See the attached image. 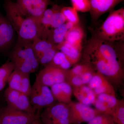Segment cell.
Returning a JSON list of instances; mask_svg holds the SVG:
<instances>
[{"label":"cell","instance_id":"obj_31","mask_svg":"<svg viewBox=\"0 0 124 124\" xmlns=\"http://www.w3.org/2000/svg\"><path fill=\"white\" fill-rule=\"evenodd\" d=\"M89 67L87 65L82 63L80 64L77 63L72 69L68 70L67 73V77L72 76H80Z\"/></svg>","mask_w":124,"mask_h":124},{"label":"cell","instance_id":"obj_8","mask_svg":"<svg viewBox=\"0 0 124 124\" xmlns=\"http://www.w3.org/2000/svg\"><path fill=\"white\" fill-rule=\"evenodd\" d=\"M41 117L43 123L50 122L55 124H70L68 104L59 102L46 108Z\"/></svg>","mask_w":124,"mask_h":124},{"label":"cell","instance_id":"obj_23","mask_svg":"<svg viewBox=\"0 0 124 124\" xmlns=\"http://www.w3.org/2000/svg\"><path fill=\"white\" fill-rule=\"evenodd\" d=\"M14 69V64L11 61H7L0 67V92L4 88Z\"/></svg>","mask_w":124,"mask_h":124},{"label":"cell","instance_id":"obj_3","mask_svg":"<svg viewBox=\"0 0 124 124\" xmlns=\"http://www.w3.org/2000/svg\"><path fill=\"white\" fill-rule=\"evenodd\" d=\"M91 33L106 40H124V7L111 11L106 20Z\"/></svg>","mask_w":124,"mask_h":124},{"label":"cell","instance_id":"obj_20","mask_svg":"<svg viewBox=\"0 0 124 124\" xmlns=\"http://www.w3.org/2000/svg\"><path fill=\"white\" fill-rule=\"evenodd\" d=\"M84 36V33L82 28L78 24L68 31L64 40L75 46H82Z\"/></svg>","mask_w":124,"mask_h":124},{"label":"cell","instance_id":"obj_35","mask_svg":"<svg viewBox=\"0 0 124 124\" xmlns=\"http://www.w3.org/2000/svg\"><path fill=\"white\" fill-rule=\"evenodd\" d=\"M44 123L45 124H55L50 122H45Z\"/></svg>","mask_w":124,"mask_h":124},{"label":"cell","instance_id":"obj_5","mask_svg":"<svg viewBox=\"0 0 124 124\" xmlns=\"http://www.w3.org/2000/svg\"><path fill=\"white\" fill-rule=\"evenodd\" d=\"M29 100L35 111L53 105L55 99L49 87L34 82L29 96Z\"/></svg>","mask_w":124,"mask_h":124},{"label":"cell","instance_id":"obj_10","mask_svg":"<svg viewBox=\"0 0 124 124\" xmlns=\"http://www.w3.org/2000/svg\"><path fill=\"white\" fill-rule=\"evenodd\" d=\"M4 97L7 106L35 114L36 111L31 105L29 97L23 93L8 87L5 91Z\"/></svg>","mask_w":124,"mask_h":124},{"label":"cell","instance_id":"obj_9","mask_svg":"<svg viewBox=\"0 0 124 124\" xmlns=\"http://www.w3.org/2000/svg\"><path fill=\"white\" fill-rule=\"evenodd\" d=\"M38 116L6 107L0 109V124H31Z\"/></svg>","mask_w":124,"mask_h":124},{"label":"cell","instance_id":"obj_30","mask_svg":"<svg viewBox=\"0 0 124 124\" xmlns=\"http://www.w3.org/2000/svg\"><path fill=\"white\" fill-rule=\"evenodd\" d=\"M72 7L77 11L80 12H89L91 9L89 0H71Z\"/></svg>","mask_w":124,"mask_h":124},{"label":"cell","instance_id":"obj_26","mask_svg":"<svg viewBox=\"0 0 124 124\" xmlns=\"http://www.w3.org/2000/svg\"><path fill=\"white\" fill-rule=\"evenodd\" d=\"M113 121L115 124H124V101L120 100L117 106L110 113Z\"/></svg>","mask_w":124,"mask_h":124},{"label":"cell","instance_id":"obj_17","mask_svg":"<svg viewBox=\"0 0 124 124\" xmlns=\"http://www.w3.org/2000/svg\"><path fill=\"white\" fill-rule=\"evenodd\" d=\"M50 87L54 97L58 102L68 104L71 101L72 87L68 83L64 81Z\"/></svg>","mask_w":124,"mask_h":124},{"label":"cell","instance_id":"obj_2","mask_svg":"<svg viewBox=\"0 0 124 124\" xmlns=\"http://www.w3.org/2000/svg\"><path fill=\"white\" fill-rule=\"evenodd\" d=\"M4 7L6 16L17 34V39L32 41L38 38L36 21L23 13L16 2L12 0H4Z\"/></svg>","mask_w":124,"mask_h":124},{"label":"cell","instance_id":"obj_21","mask_svg":"<svg viewBox=\"0 0 124 124\" xmlns=\"http://www.w3.org/2000/svg\"><path fill=\"white\" fill-rule=\"evenodd\" d=\"M66 23L49 31L46 39L57 46L64 40L65 36L68 31Z\"/></svg>","mask_w":124,"mask_h":124},{"label":"cell","instance_id":"obj_15","mask_svg":"<svg viewBox=\"0 0 124 124\" xmlns=\"http://www.w3.org/2000/svg\"><path fill=\"white\" fill-rule=\"evenodd\" d=\"M87 85L96 95L106 93L116 96L115 88L106 78L101 73L95 72Z\"/></svg>","mask_w":124,"mask_h":124},{"label":"cell","instance_id":"obj_36","mask_svg":"<svg viewBox=\"0 0 124 124\" xmlns=\"http://www.w3.org/2000/svg\"><path fill=\"white\" fill-rule=\"evenodd\" d=\"M0 1H1V0H0Z\"/></svg>","mask_w":124,"mask_h":124},{"label":"cell","instance_id":"obj_25","mask_svg":"<svg viewBox=\"0 0 124 124\" xmlns=\"http://www.w3.org/2000/svg\"><path fill=\"white\" fill-rule=\"evenodd\" d=\"M62 7L56 5L55 11L54 12L50 23V29H54L58 27L66 22V19L62 12Z\"/></svg>","mask_w":124,"mask_h":124},{"label":"cell","instance_id":"obj_12","mask_svg":"<svg viewBox=\"0 0 124 124\" xmlns=\"http://www.w3.org/2000/svg\"><path fill=\"white\" fill-rule=\"evenodd\" d=\"M15 2L23 13L37 21L51 2L50 0H15Z\"/></svg>","mask_w":124,"mask_h":124},{"label":"cell","instance_id":"obj_27","mask_svg":"<svg viewBox=\"0 0 124 124\" xmlns=\"http://www.w3.org/2000/svg\"><path fill=\"white\" fill-rule=\"evenodd\" d=\"M61 12L64 15L66 22L72 23L75 25L79 24V21L77 11L73 7H62Z\"/></svg>","mask_w":124,"mask_h":124},{"label":"cell","instance_id":"obj_14","mask_svg":"<svg viewBox=\"0 0 124 124\" xmlns=\"http://www.w3.org/2000/svg\"><path fill=\"white\" fill-rule=\"evenodd\" d=\"M91 9V20L95 23L104 14L112 11L114 8L124 0H89Z\"/></svg>","mask_w":124,"mask_h":124},{"label":"cell","instance_id":"obj_11","mask_svg":"<svg viewBox=\"0 0 124 124\" xmlns=\"http://www.w3.org/2000/svg\"><path fill=\"white\" fill-rule=\"evenodd\" d=\"M16 37L17 34L8 18L0 12V52H6L14 47Z\"/></svg>","mask_w":124,"mask_h":124},{"label":"cell","instance_id":"obj_7","mask_svg":"<svg viewBox=\"0 0 124 124\" xmlns=\"http://www.w3.org/2000/svg\"><path fill=\"white\" fill-rule=\"evenodd\" d=\"M68 71L49 63L40 71L35 82L51 87L54 85L66 81Z\"/></svg>","mask_w":124,"mask_h":124},{"label":"cell","instance_id":"obj_1","mask_svg":"<svg viewBox=\"0 0 124 124\" xmlns=\"http://www.w3.org/2000/svg\"><path fill=\"white\" fill-rule=\"evenodd\" d=\"M82 45V63L119 85L124 79V40L110 41L91 33Z\"/></svg>","mask_w":124,"mask_h":124},{"label":"cell","instance_id":"obj_4","mask_svg":"<svg viewBox=\"0 0 124 124\" xmlns=\"http://www.w3.org/2000/svg\"><path fill=\"white\" fill-rule=\"evenodd\" d=\"M32 41L17 39L14 46L9 54V57L13 63L28 60L32 65L35 72L37 70L39 63L32 48Z\"/></svg>","mask_w":124,"mask_h":124},{"label":"cell","instance_id":"obj_22","mask_svg":"<svg viewBox=\"0 0 124 124\" xmlns=\"http://www.w3.org/2000/svg\"><path fill=\"white\" fill-rule=\"evenodd\" d=\"M32 45L38 60L39 58L47 50L55 46L47 40L38 38L33 40Z\"/></svg>","mask_w":124,"mask_h":124},{"label":"cell","instance_id":"obj_33","mask_svg":"<svg viewBox=\"0 0 124 124\" xmlns=\"http://www.w3.org/2000/svg\"><path fill=\"white\" fill-rule=\"evenodd\" d=\"M31 124H42L41 121L40 120L39 116H38L36 117Z\"/></svg>","mask_w":124,"mask_h":124},{"label":"cell","instance_id":"obj_6","mask_svg":"<svg viewBox=\"0 0 124 124\" xmlns=\"http://www.w3.org/2000/svg\"><path fill=\"white\" fill-rule=\"evenodd\" d=\"M70 124H81L88 122L95 116L102 113L95 108L80 102L71 101L68 104Z\"/></svg>","mask_w":124,"mask_h":124},{"label":"cell","instance_id":"obj_16","mask_svg":"<svg viewBox=\"0 0 124 124\" xmlns=\"http://www.w3.org/2000/svg\"><path fill=\"white\" fill-rule=\"evenodd\" d=\"M119 101L116 96L100 94L97 95L93 105L95 109L101 113L109 114L117 106Z\"/></svg>","mask_w":124,"mask_h":124},{"label":"cell","instance_id":"obj_32","mask_svg":"<svg viewBox=\"0 0 124 124\" xmlns=\"http://www.w3.org/2000/svg\"><path fill=\"white\" fill-rule=\"evenodd\" d=\"M95 71L89 67L84 72H82L79 76L82 80L84 85H88L95 74Z\"/></svg>","mask_w":124,"mask_h":124},{"label":"cell","instance_id":"obj_19","mask_svg":"<svg viewBox=\"0 0 124 124\" xmlns=\"http://www.w3.org/2000/svg\"><path fill=\"white\" fill-rule=\"evenodd\" d=\"M58 51L65 54L72 65L77 64L81 58L82 46H75L64 40L56 46Z\"/></svg>","mask_w":124,"mask_h":124},{"label":"cell","instance_id":"obj_28","mask_svg":"<svg viewBox=\"0 0 124 124\" xmlns=\"http://www.w3.org/2000/svg\"><path fill=\"white\" fill-rule=\"evenodd\" d=\"M57 51L56 46L47 50L38 59L39 64L44 65L46 66L50 63Z\"/></svg>","mask_w":124,"mask_h":124},{"label":"cell","instance_id":"obj_34","mask_svg":"<svg viewBox=\"0 0 124 124\" xmlns=\"http://www.w3.org/2000/svg\"><path fill=\"white\" fill-rule=\"evenodd\" d=\"M65 23H66V26L67 28L68 29V30L71 29L74 26H75L73 23H72L69 22H66Z\"/></svg>","mask_w":124,"mask_h":124},{"label":"cell","instance_id":"obj_24","mask_svg":"<svg viewBox=\"0 0 124 124\" xmlns=\"http://www.w3.org/2000/svg\"><path fill=\"white\" fill-rule=\"evenodd\" d=\"M50 64L63 70H68L72 66L66 55L61 51H57Z\"/></svg>","mask_w":124,"mask_h":124},{"label":"cell","instance_id":"obj_29","mask_svg":"<svg viewBox=\"0 0 124 124\" xmlns=\"http://www.w3.org/2000/svg\"><path fill=\"white\" fill-rule=\"evenodd\" d=\"M88 123V124H115L111 116L105 113L96 116Z\"/></svg>","mask_w":124,"mask_h":124},{"label":"cell","instance_id":"obj_13","mask_svg":"<svg viewBox=\"0 0 124 124\" xmlns=\"http://www.w3.org/2000/svg\"><path fill=\"white\" fill-rule=\"evenodd\" d=\"M8 88L17 90L29 97L31 89L30 74L14 70L8 79Z\"/></svg>","mask_w":124,"mask_h":124},{"label":"cell","instance_id":"obj_18","mask_svg":"<svg viewBox=\"0 0 124 124\" xmlns=\"http://www.w3.org/2000/svg\"><path fill=\"white\" fill-rule=\"evenodd\" d=\"M72 94L79 102L90 106L93 104L97 95L87 85L72 87Z\"/></svg>","mask_w":124,"mask_h":124}]
</instances>
